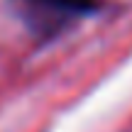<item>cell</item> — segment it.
<instances>
[{"label": "cell", "instance_id": "cell-1", "mask_svg": "<svg viewBox=\"0 0 132 132\" xmlns=\"http://www.w3.org/2000/svg\"><path fill=\"white\" fill-rule=\"evenodd\" d=\"M22 15L34 29L52 34L61 29L69 20L90 15L100 7V0H15Z\"/></svg>", "mask_w": 132, "mask_h": 132}]
</instances>
